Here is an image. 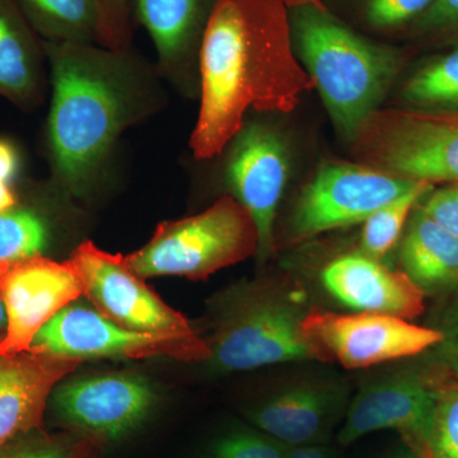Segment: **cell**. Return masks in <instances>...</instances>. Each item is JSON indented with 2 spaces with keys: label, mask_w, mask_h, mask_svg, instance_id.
<instances>
[{
  "label": "cell",
  "mask_w": 458,
  "mask_h": 458,
  "mask_svg": "<svg viewBox=\"0 0 458 458\" xmlns=\"http://www.w3.org/2000/svg\"><path fill=\"white\" fill-rule=\"evenodd\" d=\"M436 408L428 437V450L432 458H458V386L434 385Z\"/></svg>",
  "instance_id": "83f0119b"
},
{
  "label": "cell",
  "mask_w": 458,
  "mask_h": 458,
  "mask_svg": "<svg viewBox=\"0 0 458 458\" xmlns=\"http://www.w3.org/2000/svg\"><path fill=\"white\" fill-rule=\"evenodd\" d=\"M95 452H92V454H87V456H84L82 458H95Z\"/></svg>",
  "instance_id": "ab89813d"
},
{
  "label": "cell",
  "mask_w": 458,
  "mask_h": 458,
  "mask_svg": "<svg viewBox=\"0 0 458 458\" xmlns=\"http://www.w3.org/2000/svg\"><path fill=\"white\" fill-rule=\"evenodd\" d=\"M200 108L191 146L219 156L249 110L289 114L316 89L292 41L284 0H216L199 51Z\"/></svg>",
  "instance_id": "6da1fadb"
},
{
  "label": "cell",
  "mask_w": 458,
  "mask_h": 458,
  "mask_svg": "<svg viewBox=\"0 0 458 458\" xmlns=\"http://www.w3.org/2000/svg\"><path fill=\"white\" fill-rule=\"evenodd\" d=\"M400 42L417 53L458 47V0H434Z\"/></svg>",
  "instance_id": "4316f807"
},
{
  "label": "cell",
  "mask_w": 458,
  "mask_h": 458,
  "mask_svg": "<svg viewBox=\"0 0 458 458\" xmlns=\"http://www.w3.org/2000/svg\"><path fill=\"white\" fill-rule=\"evenodd\" d=\"M5 327H7V316H5L4 306L0 301V339L4 335Z\"/></svg>",
  "instance_id": "74e56055"
},
{
  "label": "cell",
  "mask_w": 458,
  "mask_h": 458,
  "mask_svg": "<svg viewBox=\"0 0 458 458\" xmlns=\"http://www.w3.org/2000/svg\"><path fill=\"white\" fill-rule=\"evenodd\" d=\"M454 384H456L458 386V381H454Z\"/></svg>",
  "instance_id": "60d3db41"
},
{
  "label": "cell",
  "mask_w": 458,
  "mask_h": 458,
  "mask_svg": "<svg viewBox=\"0 0 458 458\" xmlns=\"http://www.w3.org/2000/svg\"><path fill=\"white\" fill-rule=\"evenodd\" d=\"M343 409L333 386L303 381L276 391L249 411L259 430L289 447L322 445Z\"/></svg>",
  "instance_id": "e0dca14e"
},
{
  "label": "cell",
  "mask_w": 458,
  "mask_h": 458,
  "mask_svg": "<svg viewBox=\"0 0 458 458\" xmlns=\"http://www.w3.org/2000/svg\"><path fill=\"white\" fill-rule=\"evenodd\" d=\"M98 45L111 50L129 49L132 40L131 0H96Z\"/></svg>",
  "instance_id": "f546056e"
},
{
  "label": "cell",
  "mask_w": 458,
  "mask_h": 458,
  "mask_svg": "<svg viewBox=\"0 0 458 458\" xmlns=\"http://www.w3.org/2000/svg\"><path fill=\"white\" fill-rule=\"evenodd\" d=\"M216 0H135L138 21L149 33L161 74L177 86L186 83Z\"/></svg>",
  "instance_id": "ac0fdd59"
},
{
  "label": "cell",
  "mask_w": 458,
  "mask_h": 458,
  "mask_svg": "<svg viewBox=\"0 0 458 458\" xmlns=\"http://www.w3.org/2000/svg\"><path fill=\"white\" fill-rule=\"evenodd\" d=\"M327 293L355 312L414 318L424 311V292L403 270L364 254L344 255L321 273Z\"/></svg>",
  "instance_id": "2e32d148"
},
{
  "label": "cell",
  "mask_w": 458,
  "mask_h": 458,
  "mask_svg": "<svg viewBox=\"0 0 458 458\" xmlns=\"http://www.w3.org/2000/svg\"><path fill=\"white\" fill-rule=\"evenodd\" d=\"M49 242V223L33 208L16 205L0 214V261L42 255Z\"/></svg>",
  "instance_id": "d4e9b609"
},
{
  "label": "cell",
  "mask_w": 458,
  "mask_h": 458,
  "mask_svg": "<svg viewBox=\"0 0 458 458\" xmlns=\"http://www.w3.org/2000/svg\"><path fill=\"white\" fill-rule=\"evenodd\" d=\"M69 261L96 311L114 324L150 334L195 331L182 313L168 306L129 267L125 256L110 254L92 241H84Z\"/></svg>",
  "instance_id": "30bf717a"
},
{
  "label": "cell",
  "mask_w": 458,
  "mask_h": 458,
  "mask_svg": "<svg viewBox=\"0 0 458 458\" xmlns=\"http://www.w3.org/2000/svg\"><path fill=\"white\" fill-rule=\"evenodd\" d=\"M403 273L427 293L458 285V237L415 208L401 238Z\"/></svg>",
  "instance_id": "ffe728a7"
},
{
  "label": "cell",
  "mask_w": 458,
  "mask_h": 458,
  "mask_svg": "<svg viewBox=\"0 0 458 458\" xmlns=\"http://www.w3.org/2000/svg\"><path fill=\"white\" fill-rule=\"evenodd\" d=\"M82 295V282L69 260L36 255L0 261V301L7 316L0 355L30 351L41 328Z\"/></svg>",
  "instance_id": "8fae6325"
},
{
  "label": "cell",
  "mask_w": 458,
  "mask_h": 458,
  "mask_svg": "<svg viewBox=\"0 0 458 458\" xmlns=\"http://www.w3.org/2000/svg\"><path fill=\"white\" fill-rule=\"evenodd\" d=\"M387 458H418V456L414 454V451L410 450L408 445H405V448H401V450L394 452V454Z\"/></svg>",
  "instance_id": "8d00e7d4"
},
{
  "label": "cell",
  "mask_w": 458,
  "mask_h": 458,
  "mask_svg": "<svg viewBox=\"0 0 458 458\" xmlns=\"http://www.w3.org/2000/svg\"><path fill=\"white\" fill-rule=\"evenodd\" d=\"M30 351L72 360H209L212 351L197 330L188 334H150L114 324L96 310L68 306L41 328Z\"/></svg>",
  "instance_id": "ba28073f"
},
{
  "label": "cell",
  "mask_w": 458,
  "mask_h": 458,
  "mask_svg": "<svg viewBox=\"0 0 458 458\" xmlns=\"http://www.w3.org/2000/svg\"><path fill=\"white\" fill-rule=\"evenodd\" d=\"M289 23L301 64L311 75L337 131L351 140L397 86L417 51L369 38L318 5L289 8Z\"/></svg>",
  "instance_id": "3957f363"
},
{
  "label": "cell",
  "mask_w": 458,
  "mask_h": 458,
  "mask_svg": "<svg viewBox=\"0 0 458 458\" xmlns=\"http://www.w3.org/2000/svg\"><path fill=\"white\" fill-rule=\"evenodd\" d=\"M442 342L438 344L439 357L445 364L448 370L454 376V381H458V298L452 306L445 327H443Z\"/></svg>",
  "instance_id": "1f68e13d"
},
{
  "label": "cell",
  "mask_w": 458,
  "mask_h": 458,
  "mask_svg": "<svg viewBox=\"0 0 458 458\" xmlns=\"http://www.w3.org/2000/svg\"><path fill=\"white\" fill-rule=\"evenodd\" d=\"M156 394L146 378L134 373H102L56 386L53 408L73 432L117 439L140 427L152 411Z\"/></svg>",
  "instance_id": "7c38bea8"
},
{
  "label": "cell",
  "mask_w": 458,
  "mask_h": 458,
  "mask_svg": "<svg viewBox=\"0 0 458 458\" xmlns=\"http://www.w3.org/2000/svg\"><path fill=\"white\" fill-rule=\"evenodd\" d=\"M38 38L50 44H98L96 0H16Z\"/></svg>",
  "instance_id": "44dd1931"
},
{
  "label": "cell",
  "mask_w": 458,
  "mask_h": 458,
  "mask_svg": "<svg viewBox=\"0 0 458 458\" xmlns=\"http://www.w3.org/2000/svg\"><path fill=\"white\" fill-rule=\"evenodd\" d=\"M415 183L360 162H325L297 199L284 245H298L325 232L364 223Z\"/></svg>",
  "instance_id": "52a82bcc"
},
{
  "label": "cell",
  "mask_w": 458,
  "mask_h": 458,
  "mask_svg": "<svg viewBox=\"0 0 458 458\" xmlns=\"http://www.w3.org/2000/svg\"><path fill=\"white\" fill-rule=\"evenodd\" d=\"M98 439L73 432L47 433L36 429L0 448V458H82L98 450Z\"/></svg>",
  "instance_id": "484cf974"
},
{
  "label": "cell",
  "mask_w": 458,
  "mask_h": 458,
  "mask_svg": "<svg viewBox=\"0 0 458 458\" xmlns=\"http://www.w3.org/2000/svg\"><path fill=\"white\" fill-rule=\"evenodd\" d=\"M349 143L360 164L385 174L433 186L458 182V111L378 108Z\"/></svg>",
  "instance_id": "8992f818"
},
{
  "label": "cell",
  "mask_w": 458,
  "mask_h": 458,
  "mask_svg": "<svg viewBox=\"0 0 458 458\" xmlns=\"http://www.w3.org/2000/svg\"><path fill=\"white\" fill-rule=\"evenodd\" d=\"M399 107L458 111V47L433 51L399 84Z\"/></svg>",
  "instance_id": "7402d4cb"
},
{
  "label": "cell",
  "mask_w": 458,
  "mask_h": 458,
  "mask_svg": "<svg viewBox=\"0 0 458 458\" xmlns=\"http://www.w3.org/2000/svg\"><path fill=\"white\" fill-rule=\"evenodd\" d=\"M20 171V155L9 140H0V181L12 183Z\"/></svg>",
  "instance_id": "d6a6232c"
},
{
  "label": "cell",
  "mask_w": 458,
  "mask_h": 458,
  "mask_svg": "<svg viewBox=\"0 0 458 458\" xmlns=\"http://www.w3.org/2000/svg\"><path fill=\"white\" fill-rule=\"evenodd\" d=\"M18 205V198L11 183L0 181V214L7 212Z\"/></svg>",
  "instance_id": "e575fe53"
},
{
  "label": "cell",
  "mask_w": 458,
  "mask_h": 458,
  "mask_svg": "<svg viewBox=\"0 0 458 458\" xmlns=\"http://www.w3.org/2000/svg\"><path fill=\"white\" fill-rule=\"evenodd\" d=\"M436 387L412 376L367 386L349 405L339 441L349 445L379 430H396L410 450L427 445L436 408Z\"/></svg>",
  "instance_id": "5bb4252c"
},
{
  "label": "cell",
  "mask_w": 458,
  "mask_h": 458,
  "mask_svg": "<svg viewBox=\"0 0 458 458\" xmlns=\"http://www.w3.org/2000/svg\"><path fill=\"white\" fill-rule=\"evenodd\" d=\"M414 454H417L418 458H432L429 454V450H428V443L427 445H420V447L415 448Z\"/></svg>",
  "instance_id": "f35d334b"
},
{
  "label": "cell",
  "mask_w": 458,
  "mask_h": 458,
  "mask_svg": "<svg viewBox=\"0 0 458 458\" xmlns=\"http://www.w3.org/2000/svg\"><path fill=\"white\" fill-rule=\"evenodd\" d=\"M285 4L288 8L300 7V5L313 4L318 5V7H325L322 0H284Z\"/></svg>",
  "instance_id": "d590c367"
},
{
  "label": "cell",
  "mask_w": 458,
  "mask_h": 458,
  "mask_svg": "<svg viewBox=\"0 0 458 458\" xmlns=\"http://www.w3.org/2000/svg\"><path fill=\"white\" fill-rule=\"evenodd\" d=\"M53 99L49 148L54 180L82 197L122 132L161 106L155 74L129 49L44 42Z\"/></svg>",
  "instance_id": "7a4b0ae2"
},
{
  "label": "cell",
  "mask_w": 458,
  "mask_h": 458,
  "mask_svg": "<svg viewBox=\"0 0 458 458\" xmlns=\"http://www.w3.org/2000/svg\"><path fill=\"white\" fill-rule=\"evenodd\" d=\"M419 207L437 225L458 237V182L433 189Z\"/></svg>",
  "instance_id": "4dcf8cb0"
},
{
  "label": "cell",
  "mask_w": 458,
  "mask_h": 458,
  "mask_svg": "<svg viewBox=\"0 0 458 458\" xmlns=\"http://www.w3.org/2000/svg\"><path fill=\"white\" fill-rule=\"evenodd\" d=\"M303 306L302 292L276 280L233 286L214 303L209 360L225 372L315 360L301 330Z\"/></svg>",
  "instance_id": "277c9868"
},
{
  "label": "cell",
  "mask_w": 458,
  "mask_h": 458,
  "mask_svg": "<svg viewBox=\"0 0 458 458\" xmlns=\"http://www.w3.org/2000/svg\"><path fill=\"white\" fill-rule=\"evenodd\" d=\"M227 176L233 197L251 214L259 231V258L276 246V213L288 183L289 153L284 140L267 123H245L231 141Z\"/></svg>",
  "instance_id": "4fadbf2b"
},
{
  "label": "cell",
  "mask_w": 458,
  "mask_h": 458,
  "mask_svg": "<svg viewBox=\"0 0 458 458\" xmlns=\"http://www.w3.org/2000/svg\"><path fill=\"white\" fill-rule=\"evenodd\" d=\"M289 445L264 432L237 430L214 443L213 458H285Z\"/></svg>",
  "instance_id": "f1b7e54d"
},
{
  "label": "cell",
  "mask_w": 458,
  "mask_h": 458,
  "mask_svg": "<svg viewBox=\"0 0 458 458\" xmlns=\"http://www.w3.org/2000/svg\"><path fill=\"white\" fill-rule=\"evenodd\" d=\"M344 23L369 38L399 41L434 0H322Z\"/></svg>",
  "instance_id": "603a6c76"
},
{
  "label": "cell",
  "mask_w": 458,
  "mask_h": 458,
  "mask_svg": "<svg viewBox=\"0 0 458 458\" xmlns=\"http://www.w3.org/2000/svg\"><path fill=\"white\" fill-rule=\"evenodd\" d=\"M81 363L35 351L0 355V448L22 434L41 429L54 388Z\"/></svg>",
  "instance_id": "9a60e30c"
},
{
  "label": "cell",
  "mask_w": 458,
  "mask_h": 458,
  "mask_svg": "<svg viewBox=\"0 0 458 458\" xmlns=\"http://www.w3.org/2000/svg\"><path fill=\"white\" fill-rule=\"evenodd\" d=\"M259 243L251 214L236 198L225 195L203 213L161 223L146 245L125 260L143 279L204 280L258 255Z\"/></svg>",
  "instance_id": "5b68a950"
},
{
  "label": "cell",
  "mask_w": 458,
  "mask_h": 458,
  "mask_svg": "<svg viewBox=\"0 0 458 458\" xmlns=\"http://www.w3.org/2000/svg\"><path fill=\"white\" fill-rule=\"evenodd\" d=\"M285 458H334V454L324 445H298L289 448Z\"/></svg>",
  "instance_id": "836d02e7"
},
{
  "label": "cell",
  "mask_w": 458,
  "mask_h": 458,
  "mask_svg": "<svg viewBox=\"0 0 458 458\" xmlns=\"http://www.w3.org/2000/svg\"><path fill=\"white\" fill-rule=\"evenodd\" d=\"M433 189L430 183H415L405 194L379 208L369 216L361 229V254L378 261L390 254L403 236L415 208Z\"/></svg>",
  "instance_id": "cb8c5ba5"
},
{
  "label": "cell",
  "mask_w": 458,
  "mask_h": 458,
  "mask_svg": "<svg viewBox=\"0 0 458 458\" xmlns=\"http://www.w3.org/2000/svg\"><path fill=\"white\" fill-rule=\"evenodd\" d=\"M313 360L348 369H369L428 351L442 342L436 328L379 313L352 315L310 309L301 324Z\"/></svg>",
  "instance_id": "9c48e42d"
},
{
  "label": "cell",
  "mask_w": 458,
  "mask_h": 458,
  "mask_svg": "<svg viewBox=\"0 0 458 458\" xmlns=\"http://www.w3.org/2000/svg\"><path fill=\"white\" fill-rule=\"evenodd\" d=\"M44 41L33 31L16 0H0V96L23 111L45 96Z\"/></svg>",
  "instance_id": "d6986e66"
}]
</instances>
